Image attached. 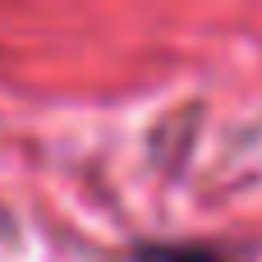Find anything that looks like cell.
Returning <instances> with one entry per match:
<instances>
[{"instance_id":"cell-1","label":"cell","mask_w":262,"mask_h":262,"mask_svg":"<svg viewBox=\"0 0 262 262\" xmlns=\"http://www.w3.org/2000/svg\"><path fill=\"white\" fill-rule=\"evenodd\" d=\"M138 262H230L212 244H147L138 249Z\"/></svg>"}]
</instances>
